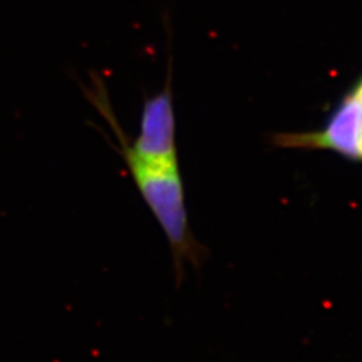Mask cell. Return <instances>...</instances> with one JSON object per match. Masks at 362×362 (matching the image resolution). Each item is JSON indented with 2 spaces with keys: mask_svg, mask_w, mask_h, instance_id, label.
I'll list each match as a JSON object with an SVG mask.
<instances>
[{
  "mask_svg": "<svg viewBox=\"0 0 362 362\" xmlns=\"http://www.w3.org/2000/svg\"><path fill=\"white\" fill-rule=\"evenodd\" d=\"M118 144L139 192L167 236L180 284L185 267L199 269L208 258V251L189 227L179 158L143 160L121 141Z\"/></svg>",
  "mask_w": 362,
  "mask_h": 362,
  "instance_id": "6da1fadb",
  "label": "cell"
},
{
  "mask_svg": "<svg viewBox=\"0 0 362 362\" xmlns=\"http://www.w3.org/2000/svg\"><path fill=\"white\" fill-rule=\"evenodd\" d=\"M274 144L286 149L329 151L353 163H362V74L320 129L276 134Z\"/></svg>",
  "mask_w": 362,
  "mask_h": 362,
  "instance_id": "7a4b0ae2",
  "label": "cell"
},
{
  "mask_svg": "<svg viewBox=\"0 0 362 362\" xmlns=\"http://www.w3.org/2000/svg\"><path fill=\"white\" fill-rule=\"evenodd\" d=\"M170 71L164 88L151 98L145 101L140 119L139 136L133 143H128V139L122 134V130L118 125V121L109 106L107 101L100 98L95 100L100 112L106 117V121L110 124L117 140L124 144L133 155L143 160H167L179 158L177 145H176V119L173 109V95H172V82Z\"/></svg>",
  "mask_w": 362,
  "mask_h": 362,
  "instance_id": "3957f363",
  "label": "cell"
}]
</instances>
